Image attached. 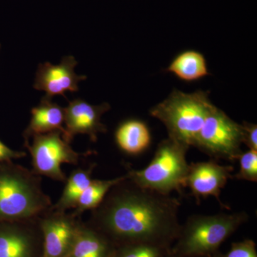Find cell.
<instances>
[{
  "label": "cell",
  "mask_w": 257,
  "mask_h": 257,
  "mask_svg": "<svg viewBox=\"0 0 257 257\" xmlns=\"http://www.w3.org/2000/svg\"><path fill=\"white\" fill-rule=\"evenodd\" d=\"M115 142L121 150L130 155L143 153L151 143V134L148 126L141 120L127 119L116 128Z\"/></svg>",
  "instance_id": "15"
},
{
  "label": "cell",
  "mask_w": 257,
  "mask_h": 257,
  "mask_svg": "<svg viewBox=\"0 0 257 257\" xmlns=\"http://www.w3.org/2000/svg\"><path fill=\"white\" fill-rule=\"evenodd\" d=\"M0 49H1V44H0Z\"/></svg>",
  "instance_id": "25"
},
{
  "label": "cell",
  "mask_w": 257,
  "mask_h": 257,
  "mask_svg": "<svg viewBox=\"0 0 257 257\" xmlns=\"http://www.w3.org/2000/svg\"><path fill=\"white\" fill-rule=\"evenodd\" d=\"M95 164L87 169H77L72 172L65 181V187L57 202L51 206V209L60 212H66L75 209L79 197L92 181V174Z\"/></svg>",
  "instance_id": "16"
},
{
  "label": "cell",
  "mask_w": 257,
  "mask_h": 257,
  "mask_svg": "<svg viewBox=\"0 0 257 257\" xmlns=\"http://www.w3.org/2000/svg\"><path fill=\"white\" fill-rule=\"evenodd\" d=\"M40 217L0 221V257H34Z\"/></svg>",
  "instance_id": "12"
},
{
  "label": "cell",
  "mask_w": 257,
  "mask_h": 257,
  "mask_svg": "<svg viewBox=\"0 0 257 257\" xmlns=\"http://www.w3.org/2000/svg\"><path fill=\"white\" fill-rule=\"evenodd\" d=\"M77 64L78 62L73 56L64 57L57 65L50 62L40 63L37 68L33 87L37 90L44 91L45 99L52 100L57 95L67 98L66 92H77L79 82L87 79V76L77 75L74 72Z\"/></svg>",
  "instance_id": "10"
},
{
  "label": "cell",
  "mask_w": 257,
  "mask_h": 257,
  "mask_svg": "<svg viewBox=\"0 0 257 257\" xmlns=\"http://www.w3.org/2000/svg\"><path fill=\"white\" fill-rule=\"evenodd\" d=\"M110 108L108 103L92 105L81 98L69 101L64 108L65 128L62 138L70 144L76 135L82 134L88 135L91 141L96 143L98 134L107 131L105 125L101 122V118Z\"/></svg>",
  "instance_id": "9"
},
{
  "label": "cell",
  "mask_w": 257,
  "mask_h": 257,
  "mask_svg": "<svg viewBox=\"0 0 257 257\" xmlns=\"http://www.w3.org/2000/svg\"><path fill=\"white\" fill-rule=\"evenodd\" d=\"M52 205L40 176L13 161L0 163V221L37 217Z\"/></svg>",
  "instance_id": "2"
},
{
  "label": "cell",
  "mask_w": 257,
  "mask_h": 257,
  "mask_svg": "<svg viewBox=\"0 0 257 257\" xmlns=\"http://www.w3.org/2000/svg\"><path fill=\"white\" fill-rule=\"evenodd\" d=\"M125 177L126 175L106 180L92 179L91 183L79 197L77 206L72 213L74 215L81 216L84 211L96 209L102 202L111 187L122 180Z\"/></svg>",
  "instance_id": "18"
},
{
  "label": "cell",
  "mask_w": 257,
  "mask_h": 257,
  "mask_svg": "<svg viewBox=\"0 0 257 257\" xmlns=\"http://www.w3.org/2000/svg\"><path fill=\"white\" fill-rule=\"evenodd\" d=\"M165 257H210V256H175V255L172 254L170 252L167 253Z\"/></svg>",
  "instance_id": "24"
},
{
  "label": "cell",
  "mask_w": 257,
  "mask_h": 257,
  "mask_svg": "<svg viewBox=\"0 0 257 257\" xmlns=\"http://www.w3.org/2000/svg\"><path fill=\"white\" fill-rule=\"evenodd\" d=\"M26 156V152L12 150L0 140V163L11 162L13 160L23 158Z\"/></svg>",
  "instance_id": "23"
},
{
  "label": "cell",
  "mask_w": 257,
  "mask_h": 257,
  "mask_svg": "<svg viewBox=\"0 0 257 257\" xmlns=\"http://www.w3.org/2000/svg\"><path fill=\"white\" fill-rule=\"evenodd\" d=\"M32 143L25 145L32 157V171L39 176L65 182L67 177L61 166L62 164L78 165L83 154L74 151L70 144L62 138L60 131H54L34 136Z\"/></svg>",
  "instance_id": "7"
},
{
  "label": "cell",
  "mask_w": 257,
  "mask_h": 257,
  "mask_svg": "<svg viewBox=\"0 0 257 257\" xmlns=\"http://www.w3.org/2000/svg\"><path fill=\"white\" fill-rule=\"evenodd\" d=\"M167 71L185 82H194L209 74L205 57L195 50L181 52L172 61Z\"/></svg>",
  "instance_id": "17"
},
{
  "label": "cell",
  "mask_w": 257,
  "mask_h": 257,
  "mask_svg": "<svg viewBox=\"0 0 257 257\" xmlns=\"http://www.w3.org/2000/svg\"><path fill=\"white\" fill-rule=\"evenodd\" d=\"M241 140L249 150L257 151V126L251 123L244 122L241 124Z\"/></svg>",
  "instance_id": "22"
},
{
  "label": "cell",
  "mask_w": 257,
  "mask_h": 257,
  "mask_svg": "<svg viewBox=\"0 0 257 257\" xmlns=\"http://www.w3.org/2000/svg\"><path fill=\"white\" fill-rule=\"evenodd\" d=\"M240 169L239 172L232 176V178L238 180L257 182V151L249 150L240 155Z\"/></svg>",
  "instance_id": "19"
},
{
  "label": "cell",
  "mask_w": 257,
  "mask_h": 257,
  "mask_svg": "<svg viewBox=\"0 0 257 257\" xmlns=\"http://www.w3.org/2000/svg\"><path fill=\"white\" fill-rule=\"evenodd\" d=\"M189 147L168 138L161 142L150 165L141 170H130L126 176L143 188L164 194L185 188L189 172L187 152Z\"/></svg>",
  "instance_id": "5"
},
{
  "label": "cell",
  "mask_w": 257,
  "mask_h": 257,
  "mask_svg": "<svg viewBox=\"0 0 257 257\" xmlns=\"http://www.w3.org/2000/svg\"><path fill=\"white\" fill-rule=\"evenodd\" d=\"M170 251L152 245H131L119 248L114 257H165Z\"/></svg>",
  "instance_id": "20"
},
{
  "label": "cell",
  "mask_w": 257,
  "mask_h": 257,
  "mask_svg": "<svg viewBox=\"0 0 257 257\" xmlns=\"http://www.w3.org/2000/svg\"><path fill=\"white\" fill-rule=\"evenodd\" d=\"M211 257H257L256 243L251 239H245L231 244L228 252L218 251Z\"/></svg>",
  "instance_id": "21"
},
{
  "label": "cell",
  "mask_w": 257,
  "mask_h": 257,
  "mask_svg": "<svg viewBox=\"0 0 257 257\" xmlns=\"http://www.w3.org/2000/svg\"><path fill=\"white\" fill-rule=\"evenodd\" d=\"M214 106L208 92L174 90L152 108L150 115L165 125L169 138L190 147H194L204 120Z\"/></svg>",
  "instance_id": "4"
},
{
  "label": "cell",
  "mask_w": 257,
  "mask_h": 257,
  "mask_svg": "<svg viewBox=\"0 0 257 257\" xmlns=\"http://www.w3.org/2000/svg\"><path fill=\"white\" fill-rule=\"evenodd\" d=\"M231 166L219 165L214 161L197 162L189 165L186 178L185 187H189L192 195L197 201L201 198L215 197L221 207L229 209L221 202V189L224 188L229 179L232 178Z\"/></svg>",
  "instance_id": "11"
},
{
  "label": "cell",
  "mask_w": 257,
  "mask_h": 257,
  "mask_svg": "<svg viewBox=\"0 0 257 257\" xmlns=\"http://www.w3.org/2000/svg\"><path fill=\"white\" fill-rule=\"evenodd\" d=\"M113 247L100 233L81 222L68 257H114Z\"/></svg>",
  "instance_id": "14"
},
{
  "label": "cell",
  "mask_w": 257,
  "mask_h": 257,
  "mask_svg": "<svg viewBox=\"0 0 257 257\" xmlns=\"http://www.w3.org/2000/svg\"><path fill=\"white\" fill-rule=\"evenodd\" d=\"M31 114L30 124L23 133L24 145L30 143V138L36 135L54 131H60L64 135V108L57 103L42 98L40 104L32 108Z\"/></svg>",
  "instance_id": "13"
},
{
  "label": "cell",
  "mask_w": 257,
  "mask_h": 257,
  "mask_svg": "<svg viewBox=\"0 0 257 257\" xmlns=\"http://www.w3.org/2000/svg\"><path fill=\"white\" fill-rule=\"evenodd\" d=\"M180 201L139 187L127 176L92 210L88 224L119 248L147 244L170 251L181 224Z\"/></svg>",
  "instance_id": "1"
},
{
  "label": "cell",
  "mask_w": 257,
  "mask_h": 257,
  "mask_svg": "<svg viewBox=\"0 0 257 257\" xmlns=\"http://www.w3.org/2000/svg\"><path fill=\"white\" fill-rule=\"evenodd\" d=\"M248 219L245 211L189 216L181 225L178 236L170 252L179 256H212Z\"/></svg>",
  "instance_id": "3"
},
{
  "label": "cell",
  "mask_w": 257,
  "mask_h": 257,
  "mask_svg": "<svg viewBox=\"0 0 257 257\" xmlns=\"http://www.w3.org/2000/svg\"><path fill=\"white\" fill-rule=\"evenodd\" d=\"M241 124L213 106L198 134L194 147L215 160L234 162L242 153Z\"/></svg>",
  "instance_id": "6"
},
{
  "label": "cell",
  "mask_w": 257,
  "mask_h": 257,
  "mask_svg": "<svg viewBox=\"0 0 257 257\" xmlns=\"http://www.w3.org/2000/svg\"><path fill=\"white\" fill-rule=\"evenodd\" d=\"M73 213L50 209L40 217L43 236L42 257H68L82 221Z\"/></svg>",
  "instance_id": "8"
}]
</instances>
